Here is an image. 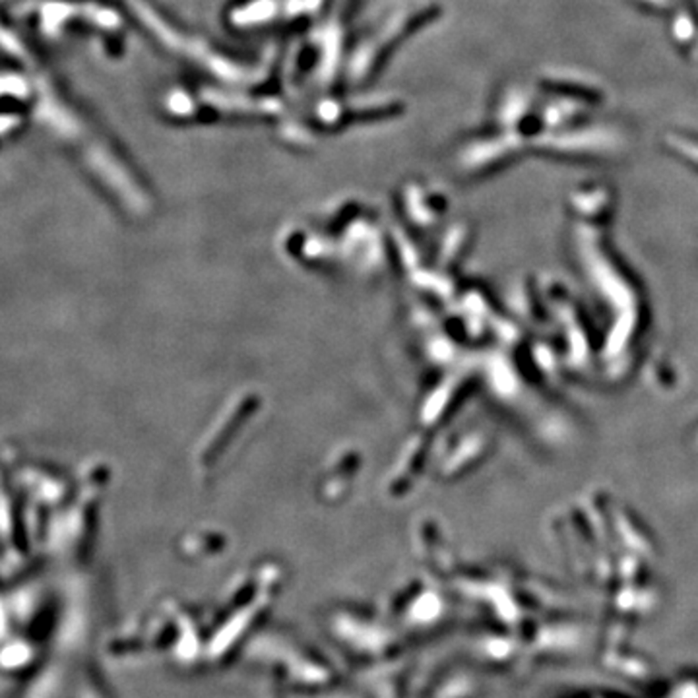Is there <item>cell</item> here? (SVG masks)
Masks as SVG:
<instances>
[{"mask_svg": "<svg viewBox=\"0 0 698 698\" xmlns=\"http://www.w3.org/2000/svg\"><path fill=\"white\" fill-rule=\"evenodd\" d=\"M145 16H148V24L154 29L155 37L162 41L164 45H167L174 53L191 58V61H194L200 66H206L208 72H214V75L227 76V78L233 76V80H246V76L251 75L249 68L243 65H231L229 58L212 51L210 45H206V43L200 41L198 37L184 35L181 29L169 25L162 18V14L148 12Z\"/></svg>", "mask_w": 698, "mask_h": 698, "instance_id": "cell-1", "label": "cell"}]
</instances>
